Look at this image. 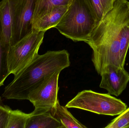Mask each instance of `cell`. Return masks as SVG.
Listing matches in <instances>:
<instances>
[{
  "label": "cell",
  "instance_id": "cell-21",
  "mask_svg": "<svg viewBox=\"0 0 129 128\" xmlns=\"http://www.w3.org/2000/svg\"><path fill=\"white\" fill-rule=\"evenodd\" d=\"M0 102H1V98H0Z\"/></svg>",
  "mask_w": 129,
  "mask_h": 128
},
{
  "label": "cell",
  "instance_id": "cell-15",
  "mask_svg": "<svg viewBox=\"0 0 129 128\" xmlns=\"http://www.w3.org/2000/svg\"><path fill=\"white\" fill-rule=\"evenodd\" d=\"M31 113H26L19 110L11 109L7 128H25Z\"/></svg>",
  "mask_w": 129,
  "mask_h": 128
},
{
  "label": "cell",
  "instance_id": "cell-13",
  "mask_svg": "<svg viewBox=\"0 0 129 128\" xmlns=\"http://www.w3.org/2000/svg\"><path fill=\"white\" fill-rule=\"evenodd\" d=\"M73 0H36L32 26L42 17L56 7L69 6Z\"/></svg>",
  "mask_w": 129,
  "mask_h": 128
},
{
  "label": "cell",
  "instance_id": "cell-4",
  "mask_svg": "<svg viewBox=\"0 0 129 128\" xmlns=\"http://www.w3.org/2000/svg\"><path fill=\"white\" fill-rule=\"evenodd\" d=\"M68 108H77L99 115H117L127 108L121 100L108 94H102L85 90L77 94L66 104Z\"/></svg>",
  "mask_w": 129,
  "mask_h": 128
},
{
  "label": "cell",
  "instance_id": "cell-3",
  "mask_svg": "<svg viewBox=\"0 0 129 128\" xmlns=\"http://www.w3.org/2000/svg\"><path fill=\"white\" fill-rule=\"evenodd\" d=\"M98 23L85 0H73L54 28L74 42L86 43Z\"/></svg>",
  "mask_w": 129,
  "mask_h": 128
},
{
  "label": "cell",
  "instance_id": "cell-19",
  "mask_svg": "<svg viewBox=\"0 0 129 128\" xmlns=\"http://www.w3.org/2000/svg\"><path fill=\"white\" fill-rule=\"evenodd\" d=\"M11 109L0 104V128H7Z\"/></svg>",
  "mask_w": 129,
  "mask_h": 128
},
{
  "label": "cell",
  "instance_id": "cell-7",
  "mask_svg": "<svg viewBox=\"0 0 129 128\" xmlns=\"http://www.w3.org/2000/svg\"><path fill=\"white\" fill-rule=\"evenodd\" d=\"M60 71L54 73L29 95L28 100L33 104L36 113L50 112L59 99V76Z\"/></svg>",
  "mask_w": 129,
  "mask_h": 128
},
{
  "label": "cell",
  "instance_id": "cell-6",
  "mask_svg": "<svg viewBox=\"0 0 129 128\" xmlns=\"http://www.w3.org/2000/svg\"><path fill=\"white\" fill-rule=\"evenodd\" d=\"M10 1L13 18L11 46L32 31L36 0Z\"/></svg>",
  "mask_w": 129,
  "mask_h": 128
},
{
  "label": "cell",
  "instance_id": "cell-5",
  "mask_svg": "<svg viewBox=\"0 0 129 128\" xmlns=\"http://www.w3.org/2000/svg\"><path fill=\"white\" fill-rule=\"evenodd\" d=\"M45 32L33 30L13 45L9 46L7 62L10 74L16 75L38 54Z\"/></svg>",
  "mask_w": 129,
  "mask_h": 128
},
{
  "label": "cell",
  "instance_id": "cell-9",
  "mask_svg": "<svg viewBox=\"0 0 129 128\" xmlns=\"http://www.w3.org/2000/svg\"><path fill=\"white\" fill-rule=\"evenodd\" d=\"M0 38L4 46L8 47L12 37L13 18L10 0H2L0 2Z\"/></svg>",
  "mask_w": 129,
  "mask_h": 128
},
{
  "label": "cell",
  "instance_id": "cell-1",
  "mask_svg": "<svg viewBox=\"0 0 129 128\" xmlns=\"http://www.w3.org/2000/svg\"><path fill=\"white\" fill-rule=\"evenodd\" d=\"M129 8L127 0H116L113 8L97 24L86 42L92 50V61L99 75L108 65L121 67L120 32Z\"/></svg>",
  "mask_w": 129,
  "mask_h": 128
},
{
  "label": "cell",
  "instance_id": "cell-17",
  "mask_svg": "<svg viewBox=\"0 0 129 128\" xmlns=\"http://www.w3.org/2000/svg\"><path fill=\"white\" fill-rule=\"evenodd\" d=\"M105 128H129V107L112 120Z\"/></svg>",
  "mask_w": 129,
  "mask_h": 128
},
{
  "label": "cell",
  "instance_id": "cell-14",
  "mask_svg": "<svg viewBox=\"0 0 129 128\" xmlns=\"http://www.w3.org/2000/svg\"><path fill=\"white\" fill-rule=\"evenodd\" d=\"M120 65L124 67L129 47V8L124 17L120 32Z\"/></svg>",
  "mask_w": 129,
  "mask_h": 128
},
{
  "label": "cell",
  "instance_id": "cell-20",
  "mask_svg": "<svg viewBox=\"0 0 129 128\" xmlns=\"http://www.w3.org/2000/svg\"><path fill=\"white\" fill-rule=\"evenodd\" d=\"M104 15L113 7L116 0H100Z\"/></svg>",
  "mask_w": 129,
  "mask_h": 128
},
{
  "label": "cell",
  "instance_id": "cell-16",
  "mask_svg": "<svg viewBox=\"0 0 129 128\" xmlns=\"http://www.w3.org/2000/svg\"><path fill=\"white\" fill-rule=\"evenodd\" d=\"M8 48L3 46L0 38V87L4 85L5 80L10 74L8 65Z\"/></svg>",
  "mask_w": 129,
  "mask_h": 128
},
{
  "label": "cell",
  "instance_id": "cell-2",
  "mask_svg": "<svg viewBox=\"0 0 129 128\" xmlns=\"http://www.w3.org/2000/svg\"><path fill=\"white\" fill-rule=\"evenodd\" d=\"M70 64V54L65 50L38 54L14 76L13 80L5 88L2 97L7 99L28 100L32 92L54 73L61 72Z\"/></svg>",
  "mask_w": 129,
  "mask_h": 128
},
{
  "label": "cell",
  "instance_id": "cell-11",
  "mask_svg": "<svg viewBox=\"0 0 129 128\" xmlns=\"http://www.w3.org/2000/svg\"><path fill=\"white\" fill-rule=\"evenodd\" d=\"M25 128H63V127L50 112L41 113L33 112L27 120Z\"/></svg>",
  "mask_w": 129,
  "mask_h": 128
},
{
  "label": "cell",
  "instance_id": "cell-10",
  "mask_svg": "<svg viewBox=\"0 0 129 128\" xmlns=\"http://www.w3.org/2000/svg\"><path fill=\"white\" fill-rule=\"evenodd\" d=\"M69 6H60L53 8L36 21L33 26V30L46 32L50 29L55 28Z\"/></svg>",
  "mask_w": 129,
  "mask_h": 128
},
{
  "label": "cell",
  "instance_id": "cell-12",
  "mask_svg": "<svg viewBox=\"0 0 129 128\" xmlns=\"http://www.w3.org/2000/svg\"><path fill=\"white\" fill-rule=\"evenodd\" d=\"M66 106H61L58 100L50 112L61 123L63 128H87L79 121L68 110Z\"/></svg>",
  "mask_w": 129,
  "mask_h": 128
},
{
  "label": "cell",
  "instance_id": "cell-8",
  "mask_svg": "<svg viewBox=\"0 0 129 128\" xmlns=\"http://www.w3.org/2000/svg\"><path fill=\"white\" fill-rule=\"evenodd\" d=\"M100 87L104 89L110 94L117 97L127 87L129 82V73L124 67L114 65L106 67L101 74Z\"/></svg>",
  "mask_w": 129,
  "mask_h": 128
},
{
  "label": "cell",
  "instance_id": "cell-18",
  "mask_svg": "<svg viewBox=\"0 0 129 128\" xmlns=\"http://www.w3.org/2000/svg\"><path fill=\"white\" fill-rule=\"evenodd\" d=\"M90 10L95 17L98 23L104 16L100 0H85Z\"/></svg>",
  "mask_w": 129,
  "mask_h": 128
}]
</instances>
